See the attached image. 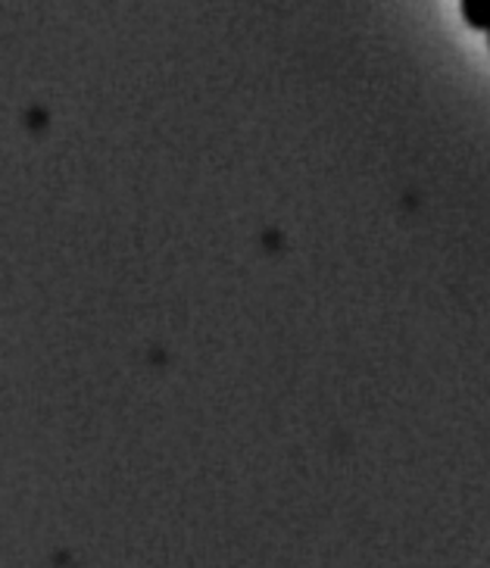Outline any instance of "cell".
Returning <instances> with one entry per match:
<instances>
[{"label":"cell","instance_id":"obj_1","mask_svg":"<svg viewBox=\"0 0 490 568\" xmlns=\"http://www.w3.org/2000/svg\"><path fill=\"white\" fill-rule=\"evenodd\" d=\"M462 19L474 32H490V0H459Z\"/></svg>","mask_w":490,"mask_h":568},{"label":"cell","instance_id":"obj_2","mask_svg":"<svg viewBox=\"0 0 490 568\" xmlns=\"http://www.w3.org/2000/svg\"><path fill=\"white\" fill-rule=\"evenodd\" d=\"M488 48H490V32H488Z\"/></svg>","mask_w":490,"mask_h":568}]
</instances>
